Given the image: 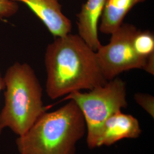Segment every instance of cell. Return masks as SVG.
<instances>
[{"label":"cell","mask_w":154,"mask_h":154,"mask_svg":"<svg viewBox=\"0 0 154 154\" xmlns=\"http://www.w3.org/2000/svg\"><path fill=\"white\" fill-rule=\"evenodd\" d=\"M46 91L50 99L105 85L96 52L78 34L55 37L45 53Z\"/></svg>","instance_id":"1"},{"label":"cell","mask_w":154,"mask_h":154,"mask_svg":"<svg viewBox=\"0 0 154 154\" xmlns=\"http://www.w3.org/2000/svg\"><path fill=\"white\" fill-rule=\"evenodd\" d=\"M86 131L81 111L69 100L57 110L45 111L16 144L20 154H75L77 143Z\"/></svg>","instance_id":"2"},{"label":"cell","mask_w":154,"mask_h":154,"mask_svg":"<svg viewBox=\"0 0 154 154\" xmlns=\"http://www.w3.org/2000/svg\"><path fill=\"white\" fill-rule=\"evenodd\" d=\"M4 105L0 112V127L21 137L46 111L42 88L33 68L16 62L4 75Z\"/></svg>","instance_id":"3"},{"label":"cell","mask_w":154,"mask_h":154,"mask_svg":"<svg viewBox=\"0 0 154 154\" xmlns=\"http://www.w3.org/2000/svg\"><path fill=\"white\" fill-rule=\"evenodd\" d=\"M64 100H74L80 109L86 125L88 146L95 149L106 121L127 106L126 83L116 77L88 92L69 94Z\"/></svg>","instance_id":"4"},{"label":"cell","mask_w":154,"mask_h":154,"mask_svg":"<svg viewBox=\"0 0 154 154\" xmlns=\"http://www.w3.org/2000/svg\"><path fill=\"white\" fill-rule=\"evenodd\" d=\"M138 30L135 25L123 23L111 34L108 44L100 45L95 51L99 67L107 81L123 72L135 69L144 70L148 57L138 55L132 45Z\"/></svg>","instance_id":"5"},{"label":"cell","mask_w":154,"mask_h":154,"mask_svg":"<svg viewBox=\"0 0 154 154\" xmlns=\"http://www.w3.org/2000/svg\"><path fill=\"white\" fill-rule=\"evenodd\" d=\"M24 4L43 22L54 37L71 33L72 23L63 14L59 0H11Z\"/></svg>","instance_id":"6"},{"label":"cell","mask_w":154,"mask_h":154,"mask_svg":"<svg viewBox=\"0 0 154 154\" xmlns=\"http://www.w3.org/2000/svg\"><path fill=\"white\" fill-rule=\"evenodd\" d=\"M142 132L137 118L118 111L105 122L97 147L111 146L123 139L138 138Z\"/></svg>","instance_id":"7"},{"label":"cell","mask_w":154,"mask_h":154,"mask_svg":"<svg viewBox=\"0 0 154 154\" xmlns=\"http://www.w3.org/2000/svg\"><path fill=\"white\" fill-rule=\"evenodd\" d=\"M106 0H88L77 15L78 35L92 49L101 45L98 37V22Z\"/></svg>","instance_id":"8"},{"label":"cell","mask_w":154,"mask_h":154,"mask_svg":"<svg viewBox=\"0 0 154 154\" xmlns=\"http://www.w3.org/2000/svg\"><path fill=\"white\" fill-rule=\"evenodd\" d=\"M146 0H106L100 17L99 30L105 34H111L123 23L128 12L138 4Z\"/></svg>","instance_id":"9"},{"label":"cell","mask_w":154,"mask_h":154,"mask_svg":"<svg viewBox=\"0 0 154 154\" xmlns=\"http://www.w3.org/2000/svg\"><path fill=\"white\" fill-rule=\"evenodd\" d=\"M132 45L138 55L146 58L154 54V35L149 30H138L135 35Z\"/></svg>","instance_id":"10"},{"label":"cell","mask_w":154,"mask_h":154,"mask_svg":"<svg viewBox=\"0 0 154 154\" xmlns=\"http://www.w3.org/2000/svg\"><path fill=\"white\" fill-rule=\"evenodd\" d=\"M136 102L152 118H154V98L148 94L138 93L134 95Z\"/></svg>","instance_id":"11"},{"label":"cell","mask_w":154,"mask_h":154,"mask_svg":"<svg viewBox=\"0 0 154 154\" xmlns=\"http://www.w3.org/2000/svg\"><path fill=\"white\" fill-rule=\"evenodd\" d=\"M19 10L18 4L11 0H0V19L15 15Z\"/></svg>","instance_id":"12"},{"label":"cell","mask_w":154,"mask_h":154,"mask_svg":"<svg viewBox=\"0 0 154 154\" xmlns=\"http://www.w3.org/2000/svg\"><path fill=\"white\" fill-rule=\"evenodd\" d=\"M150 74L154 75V54L149 55L147 57L146 65L144 70Z\"/></svg>","instance_id":"13"},{"label":"cell","mask_w":154,"mask_h":154,"mask_svg":"<svg viewBox=\"0 0 154 154\" xmlns=\"http://www.w3.org/2000/svg\"><path fill=\"white\" fill-rule=\"evenodd\" d=\"M5 88V84H4V76L2 75L1 72H0V93L2 90L4 89ZM2 129L0 127V136L1 135V133L2 131Z\"/></svg>","instance_id":"14"}]
</instances>
